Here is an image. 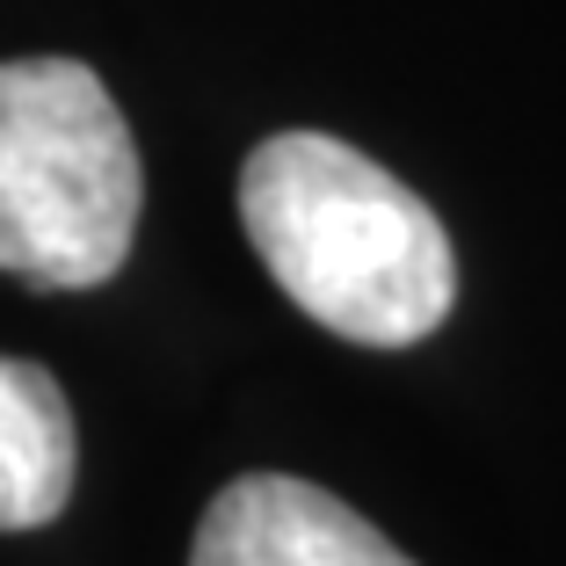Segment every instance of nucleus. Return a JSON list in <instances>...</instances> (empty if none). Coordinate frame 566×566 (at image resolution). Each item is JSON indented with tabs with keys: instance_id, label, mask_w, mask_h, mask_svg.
Wrapping results in <instances>:
<instances>
[{
	"instance_id": "f257e3e1",
	"label": "nucleus",
	"mask_w": 566,
	"mask_h": 566,
	"mask_svg": "<svg viewBox=\"0 0 566 566\" xmlns=\"http://www.w3.org/2000/svg\"><path fill=\"white\" fill-rule=\"evenodd\" d=\"M240 226L283 298L364 349H407L436 334L458 298L443 218L327 132H283L248 153Z\"/></svg>"
},
{
	"instance_id": "f03ea898",
	"label": "nucleus",
	"mask_w": 566,
	"mask_h": 566,
	"mask_svg": "<svg viewBox=\"0 0 566 566\" xmlns=\"http://www.w3.org/2000/svg\"><path fill=\"white\" fill-rule=\"evenodd\" d=\"M138 146L81 59H0V269L36 291H95L138 233Z\"/></svg>"
},
{
	"instance_id": "7ed1b4c3",
	"label": "nucleus",
	"mask_w": 566,
	"mask_h": 566,
	"mask_svg": "<svg viewBox=\"0 0 566 566\" xmlns=\"http://www.w3.org/2000/svg\"><path fill=\"white\" fill-rule=\"evenodd\" d=\"M189 566H415L349 501L291 472H248L203 509Z\"/></svg>"
},
{
	"instance_id": "20e7f679",
	"label": "nucleus",
	"mask_w": 566,
	"mask_h": 566,
	"mask_svg": "<svg viewBox=\"0 0 566 566\" xmlns=\"http://www.w3.org/2000/svg\"><path fill=\"white\" fill-rule=\"evenodd\" d=\"M73 501V407L44 364L0 356V531H44Z\"/></svg>"
}]
</instances>
